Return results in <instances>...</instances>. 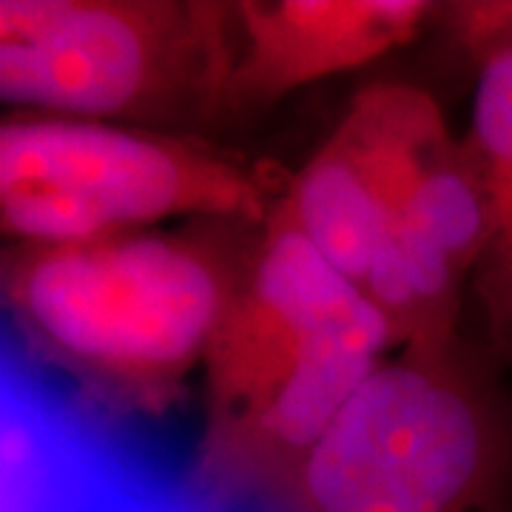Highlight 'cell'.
I'll list each match as a JSON object with an SVG mask.
<instances>
[{
  "label": "cell",
  "instance_id": "1",
  "mask_svg": "<svg viewBox=\"0 0 512 512\" xmlns=\"http://www.w3.org/2000/svg\"><path fill=\"white\" fill-rule=\"evenodd\" d=\"M393 345L384 313L282 211L205 353L202 490L262 501Z\"/></svg>",
  "mask_w": 512,
  "mask_h": 512
},
{
  "label": "cell",
  "instance_id": "2",
  "mask_svg": "<svg viewBox=\"0 0 512 512\" xmlns=\"http://www.w3.org/2000/svg\"><path fill=\"white\" fill-rule=\"evenodd\" d=\"M237 293L194 242L157 234L37 248L6 268V302L63 367L106 393L154 404L214 342Z\"/></svg>",
  "mask_w": 512,
  "mask_h": 512
},
{
  "label": "cell",
  "instance_id": "3",
  "mask_svg": "<svg viewBox=\"0 0 512 512\" xmlns=\"http://www.w3.org/2000/svg\"><path fill=\"white\" fill-rule=\"evenodd\" d=\"M498 470L493 424L439 356L382 362L262 512H476Z\"/></svg>",
  "mask_w": 512,
  "mask_h": 512
},
{
  "label": "cell",
  "instance_id": "4",
  "mask_svg": "<svg viewBox=\"0 0 512 512\" xmlns=\"http://www.w3.org/2000/svg\"><path fill=\"white\" fill-rule=\"evenodd\" d=\"M217 15L168 3L3 0L0 94L49 117H126L157 103L185 69L222 86L228 46Z\"/></svg>",
  "mask_w": 512,
  "mask_h": 512
},
{
  "label": "cell",
  "instance_id": "5",
  "mask_svg": "<svg viewBox=\"0 0 512 512\" xmlns=\"http://www.w3.org/2000/svg\"><path fill=\"white\" fill-rule=\"evenodd\" d=\"M49 183L94 205L117 234L168 217L265 214L262 188L231 160L97 120L29 117L0 128V185Z\"/></svg>",
  "mask_w": 512,
  "mask_h": 512
},
{
  "label": "cell",
  "instance_id": "6",
  "mask_svg": "<svg viewBox=\"0 0 512 512\" xmlns=\"http://www.w3.org/2000/svg\"><path fill=\"white\" fill-rule=\"evenodd\" d=\"M450 148L433 97L373 86L302 168L282 211L362 291L410 191Z\"/></svg>",
  "mask_w": 512,
  "mask_h": 512
},
{
  "label": "cell",
  "instance_id": "7",
  "mask_svg": "<svg viewBox=\"0 0 512 512\" xmlns=\"http://www.w3.org/2000/svg\"><path fill=\"white\" fill-rule=\"evenodd\" d=\"M430 15L419 0H279L237 9L239 55L222 97L271 103L404 46Z\"/></svg>",
  "mask_w": 512,
  "mask_h": 512
},
{
  "label": "cell",
  "instance_id": "8",
  "mask_svg": "<svg viewBox=\"0 0 512 512\" xmlns=\"http://www.w3.org/2000/svg\"><path fill=\"white\" fill-rule=\"evenodd\" d=\"M453 35L476 63L512 49V0H476L450 6Z\"/></svg>",
  "mask_w": 512,
  "mask_h": 512
},
{
  "label": "cell",
  "instance_id": "9",
  "mask_svg": "<svg viewBox=\"0 0 512 512\" xmlns=\"http://www.w3.org/2000/svg\"><path fill=\"white\" fill-rule=\"evenodd\" d=\"M481 296L495 333L512 345V231L493 242L481 259Z\"/></svg>",
  "mask_w": 512,
  "mask_h": 512
}]
</instances>
